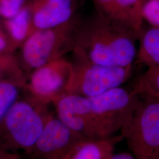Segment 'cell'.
Returning a JSON list of instances; mask_svg holds the SVG:
<instances>
[{
	"mask_svg": "<svg viewBox=\"0 0 159 159\" xmlns=\"http://www.w3.org/2000/svg\"><path fill=\"white\" fill-rule=\"evenodd\" d=\"M84 139L51 114L39 139L25 154L29 159H63L75 144Z\"/></svg>",
	"mask_w": 159,
	"mask_h": 159,
	"instance_id": "cell-8",
	"label": "cell"
},
{
	"mask_svg": "<svg viewBox=\"0 0 159 159\" xmlns=\"http://www.w3.org/2000/svg\"><path fill=\"white\" fill-rule=\"evenodd\" d=\"M67 94L85 97L97 96L120 87L130 77L133 66H110L91 63L74 54Z\"/></svg>",
	"mask_w": 159,
	"mask_h": 159,
	"instance_id": "cell-5",
	"label": "cell"
},
{
	"mask_svg": "<svg viewBox=\"0 0 159 159\" xmlns=\"http://www.w3.org/2000/svg\"><path fill=\"white\" fill-rule=\"evenodd\" d=\"M136 40L133 31L96 12L82 20L73 51L91 63L127 67L136 60Z\"/></svg>",
	"mask_w": 159,
	"mask_h": 159,
	"instance_id": "cell-1",
	"label": "cell"
},
{
	"mask_svg": "<svg viewBox=\"0 0 159 159\" xmlns=\"http://www.w3.org/2000/svg\"><path fill=\"white\" fill-rule=\"evenodd\" d=\"M151 96L154 97L159 100V95H155V96Z\"/></svg>",
	"mask_w": 159,
	"mask_h": 159,
	"instance_id": "cell-23",
	"label": "cell"
},
{
	"mask_svg": "<svg viewBox=\"0 0 159 159\" xmlns=\"http://www.w3.org/2000/svg\"><path fill=\"white\" fill-rule=\"evenodd\" d=\"M139 41L137 63L148 68L159 66V28H144Z\"/></svg>",
	"mask_w": 159,
	"mask_h": 159,
	"instance_id": "cell-14",
	"label": "cell"
},
{
	"mask_svg": "<svg viewBox=\"0 0 159 159\" xmlns=\"http://www.w3.org/2000/svg\"><path fill=\"white\" fill-rule=\"evenodd\" d=\"M26 0H0V17L8 20L21 10Z\"/></svg>",
	"mask_w": 159,
	"mask_h": 159,
	"instance_id": "cell-18",
	"label": "cell"
},
{
	"mask_svg": "<svg viewBox=\"0 0 159 159\" xmlns=\"http://www.w3.org/2000/svg\"><path fill=\"white\" fill-rule=\"evenodd\" d=\"M142 14L144 21L151 27L159 28V0L144 1Z\"/></svg>",
	"mask_w": 159,
	"mask_h": 159,
	"instance_id": "cell-17",
	"label": "cell"
},
{
	"mask_svg": "<svg viewBox=\"0 0 159 159\" xmlns=\"http://www.w3.org/2000/svg\"><path fill=\"white\" fill-rule=\"evenodd\" d=\"M57 117L72 130L87 139H106L87 97L66 94L52 102Z\"/></svg>",
	"mask_w": 159,
	"mask_h": 159,
	"instance_id": "cell-9",
	"label": "cell"
},
{
	"mask_svg": "<svg viewBox=\"0 0 159 159\" xmlns=\"http://www.w3.org/2000/svg\"><path fill=\"white\" fill-rule=\"evenodd\" d=\"M46 106L31 96L18 98L0 123V146L16 153L29 151L51 116Z\"/></svg>",
	"mask_w": 159,
	"mask_h": 159,
	"instance_id": "cell-2",
	"label": "cell"
},
{
	"mask_svg": "<svg viewBox=\"0 0 159 159\" xmlns=\"http://www.w3.org/2000/svg\"><path fill=\"white\" fill-rule=\"evenodd\" d=\"M108 159H136L132 154L123 152L117 154H113Z\"/></svg>",
	"mask_w": 159,
	"mask_h": 159,
	"instance_id": "cell-21",
	"label": "cell"
},
{
	"mask_svg": "<svg viewBox=\"0 0 159 159\" xmlns=\"http://www.w3.org/2000/svg\"><path fill=\"white\" fill-rule=\"evenodd\" d=\"M71 72V63L61 57L33 70L24 88L35 100L47 105L67 94Z\"/></svg>",
	"mask_w": 159,
	"mask_h": 159,
	"instance_id": "cell-7",
	"label": "cell"
},
{
	"mask_svg": "<svg viewBox=\"0 0 159 159\" xmlns=\"http://www.w3.org/2000/svg\"><path fill=\"white\" fill-rule=\"evenodd\" d=\"M132 90L139 95H159V66L148 67L139 77Z\"/></svg>",
	"mask_w": 159,
	"mask_h": 159,
	"instance_id": "cell-16",
	"label": "cell"
},
{
	"mask_svg": "<svg viewBox=\"0 0 159 159\" xmlns=\"http://www.w3.org/2000/svg\"><path fill=\"white\" fill-rule=\"evenodd\" d=\"M14 48L10 40H8L7 37L0 27V54L8 51V49Z\"/></svg>",
	"mask_w": 159,
	"mask_h": 159,
	"instance_id": "cell-19",
	"label": "cell"
},
{
	"mask_svg": "<svg viewBox=\"0 0 159 159\" xmlns=\"http://www.w3.org/2000/svg\"><path fill=\"white\" fill-rule=\"evenodd\" d=\"M133 113L121 129L131 154L136 159L159 158V100L141 95Z\"/></svg>",
	"mask_w": 159,
	"mask_h": 159,
	"instance_id": "cell-4",
	"label": "cell"
},
{
	"mask_svg": "<svg viewBox=\"0 0 159 159\" xmlns=\"http://www.w3.org/2000/svg\"><path fill=\"white\" fill-rule=\"evenodd\" d=\"M7 58H0V77H1V69H2L1 64L4 63ZM0 81H1V80H0Z\"/></svg>",
	"mask_w": 159,
	"mask_h": 159,
	"instance_id": "cell-22",
	"label": "cell"
},
{
	"mask_svg": "<svg viewBox=\"0 0 159 159\" xmlns=\"http://www.w3.org/2000/svg\"><path fill=\"white\" fill-rule=\"evenodd\" d=\"M25 83V81L20 80L0 81V123L19 98L20 89Z\"/></svg>",
	"mask_w": 159,
	"mask_h": 159,
	"instance_id": "cell-15",
	"label": "cell"
},
{
	"mask_svg": "<svg viewBox=\"0 0 159 159\" xmlns=\"http://www.w3.org/2000/svg\"><path fill=\"white\" fill-rule=\"evenodd\" d=\"M88 98L102 136L108 138L121 130L130 119L140 95L118 87Z\"/></svg>",
	"mask_w": 159,
	"mask_h": 159,
	"instance_id": "cell-6",
	"label": "cell"
},
{
	"mask_svg": "<svg viewBox=\"0 0 159 159\" xmlns=\"http://www.w3.org/2000/svg\"><path fill=\"white\" fill-rule=\"evenodd\" d=\"M123 139L122 136L84 139L75 144L63 159H108L113 154L115 145Z\"/></svg>",
	"mask_w": 159,
	"mask_h": 159,
	"instance_id": "cell-12",
	"label": "cell"
},
{
	"mask_svg": "<svg viewBox=\"0 0 159 159\" xmlns=\"http://www.w3.org/2000/svg\"><path fill=\"white\" fill-rule=\"evenodd\" d=\"M4 26L13 47H21L33 33L32 13L29 2L25 3L15 16L6 20Z\"/></svg>",
	"mask_w": 159,
	"mask_h": 159,
	"instance_id": "cell-13",
	"label": "cell"
},
{
	"mask_svg": "<svg viewBox=\"0 0 159 159\" xmlns=\"http://www.w3.org/2000/svg\"><path fill=\"white\" fill-rule=\"evenodd\" d=\"M0 159H22L21 156L16 152L7 150L0 146Z\"/></svg>",
	"mask_w": 159,
	"mask_h": 159,
	"instance_id": "cell-20",
	"label": "cell"
},
{
	"mask_svg": "<svg viewBox=\"0 0 159 159\" xmlns=\"http://www.w3.org/2000/svg\"></svg>",
	"mask_w": 159,
	"mask_h": 159,
	"instance_id": "cell-24",
	"label": "cell"
},
{
	"mask_svg": "<svg viewBox=\"0 0 159 159\" xmlns=\"http://www.w3.org/2000/svg\"><path fill=\"white\" fill-rule=\"evenodd\" d=\"M83 20L77 16L63 25L36 30L21 45V60L26 70L35 69L74 50Z\"/></svg>",
	"mask_w": 159,
	"mask_h": 159,
	"instance_id": "cell-3",
	"label": "cell"
},
{
	"mask_svg": "<svg viewBox=\"0 0 159 159\" xmlns=\"http://www.w3.org/2000/svg\"><path fill=\"white\" fill-rule=\"evenodd\" d=\"M33 32L63 25L75 17V0H30Z\"/></svg>",
	"mask_w": 159,
	"mask_h": 159,
	"instance_id": "cell-11",
	"label": "cell"
},
{
	"mask_svg": "<svg viewBox=\"0 0 159 159\" xmlns=\"http://www.w3.org/2000/svg\"><path fill=\"white\" fill-rule=\"evenodd\" d=\"M97 13L133 31L139 39L144 29V0H91Z\"/></svg>",
	"mask_w": 159,
	"mask_h": 159,
	"instance_id": "cell-10",
	"label": "cell"
}]
</instances>
